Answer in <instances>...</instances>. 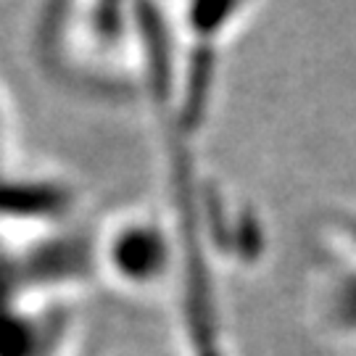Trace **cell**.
<instances>
[{
    "mask_svg": "<svg viewBox=\"0 0 356 356\" xmlns=\"http://www.w3.org/2000/svg\"><path fill=\"white\" fill-rule=\"evenodd\" d=\"M312 275V312L325 335L356 343V222L322 229Z\"/></svg>",
    "mask_w": 356,
    "mask_h": 356,
    "instance_id": "6da1fadb",
    "label": "cell"
}]
</instances>
